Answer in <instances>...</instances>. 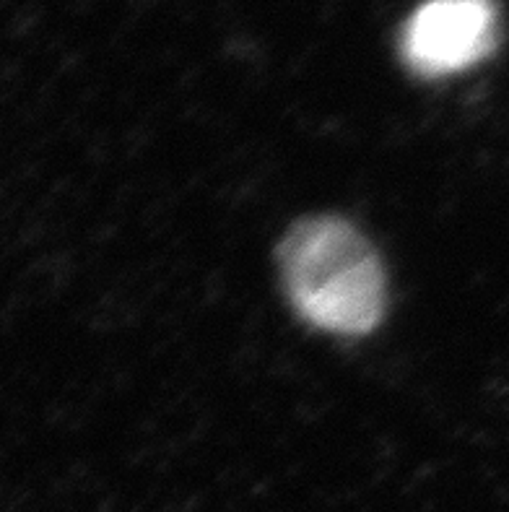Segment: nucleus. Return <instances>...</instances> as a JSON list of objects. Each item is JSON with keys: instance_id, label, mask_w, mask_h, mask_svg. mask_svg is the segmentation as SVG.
<instances>
[{"instance_id": "1", "label": "nucleus", "mask_w": 509, "mask_h": 512, "mask_svg": "<svg viewBox=\"0 0 509 512\" xmlns=\"http://www.w3.org/2000/svg\"><path fill=\"white\" fill-rule=\"evenodd\" d=\"M278 268L294 310L336 336H367L387 310L380 255L338 216L302 219L278 245Z\"/></svg>"}, {"instance_id": "2", "label": "nucleus", "mask_w": 509, "mask_h": 512, "mask_svg": "<svg viewBox=\"0 0 509 512\" xmlns=\"http://www.w3.org/2000/svg\"><path fill=\"white\" fill-rule=\"evenodd\" d=\"M494 0H429L403 29L400 50L421 76H445L481 63L497 45Z\"/></svg>"}]
</instances>
